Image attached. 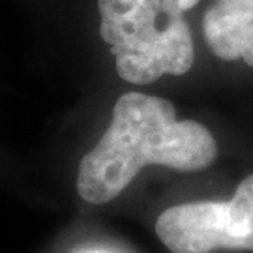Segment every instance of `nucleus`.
<instances>
[{"label":"nucleus","instance_id":"1","mask_svg":"<svg viewBox=\"0 0 253 253\" xmlns=\"http://www.w3.org/2000/svg\"><path fill=\"white\" fill-rule=\"evenodd\" d=\"M214 135L195 120H176L171 101L127 92L113 109L100 143L79 163L77 191L92 205L117 199L145 165L201 171L216 160Z\"/></svg>","mask_w":253,"mask_h":253},{"label":"nucleus","instance_id":"2","mask_svg":"<svg viewBox=\"0 0 253 253\" xmlns=\"http://www.w3.org/2000/svg\"><path fill=\"white\" fill-rule=\"evenodd\" d=\"M98 9L100 36L111 47L124 81L146 84L165 73L184 75L191 70V30L184 15L160 27V19L174 9L163 0H98Z\"/></svg>","mask_w":253,"mask_h":253},{"label":"nucleus","instance_id":"3","mask_svg":"<svg viewBox=\"0 0 253 253\" xmlns=\"http://www.w3.org/2000/svg\"><path fill=\"white\" fill-rule=\"evenodd\" d=\"M156 235L171 253L253 252V174L238 184L231 201L186 203L163 210Z\"/></svg>","mask_w":253,"mask_h":253},{"label":"nucleus","instance_id":"4","mask_svg":"<svg viewBox=\"0 0 253 253\" xmlns=\"http://www.w3.org/2000/svg\"><path fill=\"white\" fill-rule=\"evenodd\" d=\"M203 30L217 58H242L253 68V0H216L203 17Z\"/></svg>","mask_w":253,"mask_h":253},{"label":"nucleus","instance_id":"5","mask_svg":"<svg viewBox=\"0 0 253 253\" xmlns=\"http://www.w3.org/2000/svg\"><path fill=\"white\" fill-rule=\"evenodd\" d=\"M163 4H167V6H171V8L178 9L182 13H186L188 9H191L193 6H197L199 0H163Z\"/></svg>","mask_w":253,"mask_h":253}]
</instances>
